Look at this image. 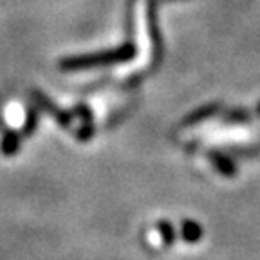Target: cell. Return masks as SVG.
I'll use <instances>...</instances> for the list:
<instances>
[{"instance_id": "6da1fadb", "label": "cell", "mask_w": 260, "mask_h": 260, "mask_svg": "<svg viewBox=\"0 0 260 260\" xmlns=\"http://www.w3.org/2000/svg\"><path fill=\"white\" fill-rule=\"evenodd\" d=\"M128 53H132V49L126 45L123 47L121 51H110V53H105V54H96V56H83L80 60H69L65 61L63 67H85V65H96V63H107V61H114L118 60V58H126Z\"/></svg>"}, {"instance_id": "7a4b0ae2", "label": "cell", "mask_w": 260, "mask_h": 260, "mask_svg": "<svg viewBox=\"0 0 260 260\" xmlns=\"http://www.w3.org/2000/svg\"><path fill=\"white\" fill-rule=\"evenodd\" d=\"M184 237L190 240H197L201 237V228L193 222H186L184 224Z\"/></svg>"}, {"instance_id": "3957f363", "label": "cell", "mask_w": 260, "mask_h": 260, "mask_svg": "<svg viewBox=\"0 0 260 260\" xmlns=\"http://www.w3.org/2000/svg\"><path fill=\"white\" fill-rule=\"evenodd\" d=\"M215 165H217V167H219L220 170H222L226 175H233V170H235V168H233L232 162L226 161V159H224V157H220V155H217V157H215Z\"/></svg>"}, {"instance_id": "277c9868", "label": "cell", "mask_w": 260, "mask_h": 260, "mask_svg": "<svg viewBox=\"0 0 260 260\" xmlns=\"http://www.w3.org/2000/svg\"><path fill=\"white\" fill-rule=\"evenodd\" d=\"M258 110H260V107H258Z\"/></svg>"}]
</instances>
